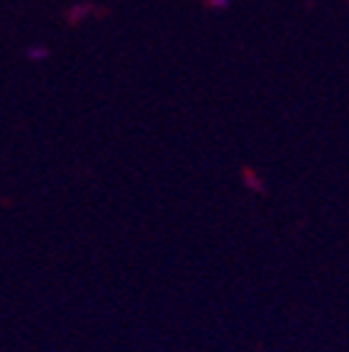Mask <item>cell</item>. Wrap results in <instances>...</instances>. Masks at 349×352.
I'll use <instances>...</instances> for the list:
<instances>
[{
    "mask_svg": "<svg viewBox=\"0 0 349 352\" xmlns=\"http://www.w3.org/2000/svg\"><path fill=\"white\" fill-rule=\"evenodd\" d=\"M47 54H49L47 50H30V52H27L30 59H42V56H47Z\"/></svg>",
    "mask_w": 349,
    "mask_h": 352,
    "instance_id": "obj_1",
    "label": "cell"
},
{
    "mask_svg": "<svg viewBox=\"0 0 349 352\" xmlns=\"http://www.w3.org/2000/svg\"><path fill=\"white\" fill-rule=\"evenodd\" d=\"M229 0H207V6H213V8H227Z\"/></svg>",
    "mask_w": 349,
    "mask_h": 352,
    "instance_id": "obj_2",
    "label": "cell"
}]
</instances>
